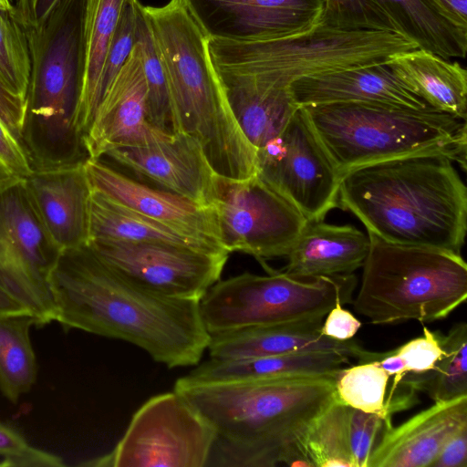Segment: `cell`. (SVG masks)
<instances>
[{
  "instance_id": "obj_1",
  "label": "cell",
  "mask_w": 467,
  "mask_h": 467,
  "mask_svg": "<svg viewBox=\"0 0 467 467\" xmlns=\"http://www.w3.org/2000/svg\"><path fill=\"white\" fill-rule=\"evenodd\" d=\"M65 329L121 339L170 368L196 366L210 341L199 301L145 289L103 263L85 244L63 250L50 276Z\"/></svg>"
},
{
  "instance_id": "obj_2",
  "label": "cell",
  "mask_w": 467,
  "mask_h": 467,
  "mask_svg": "<svg viewBox=\"0 0 467 467\" xmlns=\"http://www.w3.org/2000/svg\"><path fill=\"white\" fill-rule=\"evenodd\" d=\"M341 369L221 383H188L179 378L173 389L215 431L206 466H296L309 429L337 400Z\"/></svg>"
},
{
  "instance_id": "obj_3",
  "label": "cell",
  "mask_w": 467,
  "mask_h": 467,
  "mask_svg": "<svg viewBox=\"0 0 467 467\" xmlns=\"http://www.w3.org/2000/svg\"><path fill=\"white\" fill-rule=\"evenodd\" d=\"M338 203L385 241L462 254L467 188L446 156L413 155L352 169L341 176Z\"/></svg>"
},
{
  "instance_id": "obj_4",
  "label": "cell",
  "mask_w": 467,
  "mask_h": 467,
  "mask_svg": "<svg viewBox=\"0 0 467 467\" xmlns=\"http://www.w3.org/2000/svg\"><path fill=\"white\" fill-rule=\"evenodd\" d=\"M141 10L164 69L172 133L194 138L222 178L242 180L256 173L255 150L233 114L209 37L184 1L141 4Z\"/></svg>"
},
{
  "instance_id": "obj_5",
  "label": "cell",
  "mask_w": 467,
  "mask_h": 467,
  "mask_svg": "<svg viewBox=\"0 0 467 467\" xmlns=\"http://www.w3.org/2000/svg\"><path fill=\"white\" fill-rule=\"evenodd\" d=\"M420 47L405 29L328 5L316 26L297 35L249 41L209 38L219 75L283 89L304 78L388 64Z\"/></svg>"
},
{
  "instance_id": "obj_6",
  "label": "cell",
  "mask_w": 467,
  "mask_h": 467,
  "mask_svg": "<svg viewBox=\"0 0 467 467\" xmlns=\"http://www.w3.org/2000/svg\"><path fill=\"white\" fill-rule=\"evenodd\" d=\"M336 169L437 154L466 166V120L432 108L368 102L302 107Z\"/></svg>"
},
{
  "instance_id": "obj_7",
  "label": "cell",
  "mask_w": 467,
  "mask_h": 467,
  "mask_svg": "<svg viewBox=\"0 0 467 467\" xmlns=\"http://www.w3.org/2000/svg\"><path fill=\"white\" fill-rule=\"evenodd\" d=\"M368 232L357 313L372 324L447 317L467 298V265L462 254L398 244Z\"/></svg>"
},
{
  "instance_id": "obj_8",
  "label": "cell",
  "mask_w": 467,
  "mask_h": 467,
  "mask_svg": "<svg viewBox=\"0 0 467 467\" xmlns=\"http://www.w3.org/2000/svg\"><path fill=\"white\" fill-rule=\"evenodd\" d=\"M84 0L32 62L20 133L34 171L83 164L88 159L78 123L80 36Z\"/></svg>"
},
{
  "instance_id": "obj_9",
  "label": "cell",
  "mask_w": 467,
  "mask_h": 467,
  "mask_svg": "<svg viewBox=\"0 0 467 467\" xmlns=\"http://www.w3.org/2000/svg\"><path fill=\"white\" fill-rule=\"evenodd\" d=\"M356 286L354 274L298 278L244 272L213 284L199 301L200 314L209 334L324 318L337 303L352 302Z\"/></svg>"
},
{
  "instance_id": "obj_10",
  "label": "cell",
  "mask_w": 467,
  "mask_h": 467,
  "mask_svg": "<svg viewBox=\"0 0 467 467\" xmlns=\"http://www.w3.org/2000/svg\"><path fill=\"white\" fill-rule=\"evenodd\" d=\"M61 254L43 226L25 179L0 185V285L41 327L56 321L50 276Z\"/></svg>"
},
{
  "instance_id": "obj_11",
  "label": "cell",
  "mask_w": 467,
  "mask_h": 467,
  "mask_svg": "<svg viewBox=\"0 0 467 467\" xmlns=\"http://www.w3.org/2000/svg\"><path fill=\"white\" fill-rule=\"evenodd\" d=\"M216 434L207 420L173 391L148 400L109 454L82 465L203 467Z\"/></svg>"
},
{
  "instance_id": "obj_12",
  "label": "cell",
  "mask_w": 467,
  "mask_h": 467,
  "mask_svg": "<svg viewBox=\"0 0 467 467\" xmlns=\"http://www.w3.org/2000/svg\"><path fill=\"white\" fill-rule=\"evenodd\" d=\"M213 208L223 249L263 265L285 257L308 222L258 172L242 180L220 177Z\"/></svg>"
},
{
  "instance_id": "obj_13",
  "label": "cell",
  "mask_w": 467,
  "mask_h": 467,
  "mask_svg": "<svg viewBox=\"0 0 467 467\" xmlns=\"http://www.w3.org/2000/svg\"><path fill=\"white\" fill-rule=\"evenodd\" d=\"M257 172L308 222L339 208L341 175L298 107L280 135L256 152Z\"/></svg>"
},
{
  "instance_id": "obj_14",
  "label": "cell",
  "mask_w": 467,
  "mask_h": 467,
  "mask_svg": "<svg viewBox=\"0 0 467 467\" xmlns=\"http://www.w3.org/2000/svg\"><path fill=\"white\" fill-rule=\"evenodd\" d=\"M108 266L156 294L200 299L221 278L227 252H210L172 244L94 239L87 244Z\"/></svg>"
},
{
  "instance_id": "obj_15",
  "label": "cell",
  "mask_w": 467,
  "mask_h": 467,
  "mask_svg": "<svg viewBox=\"0 0 467 467\" xmlns=\"http://www.w3.org/2000/svg\"><path fill=\"white\" fill-rule=\"evenodd\" d=\"M209 38L261 40L297 35L323 18L329 0H183Z\"/></svg>"
},
{
  "instance_id": "obj_16",
  "label": "cell",
  "mask_w": 467,
  "mask_h": 467,
  "mask_svg": "<svg viewBox=\"0 0 467 467\" xmlns=\"http://www.w3.org/2000/svg\"><path fill=\"white\" fill-rule=\"evenodd\" d=\"M104 156L138 180L199 204L213 206L217 198L220 176L190 135L173 133L150 144L116 147Z\"/></svg>"
},
{
  "instance_id": "obj_17",
  "label": "cell",
  "mask_w": 467,
  "mask_h": 467,
  "mask_svg": "<svg viewBox=\"0 0 467 467\" xmlns=\"http://www.w3.org/2000/svg\"><path fill=\"white\" fill-rule=\"evenodd\" d=\"M172 134L149 121L147 85L136 41L126 62L103 94L85 136L88 159H101L116 147L150 144Z\"/></svg>"
},
{
  "instance_id": "obj_18",
  "label": "cell",
  "mask_w": 467,
  "mask_h": 467,
  "mask_svg": "<svg viewBox=\"0 0 467 467\" xmlns=\"http://www.w3.org/2000/svg\"><path fill=\"white\" fill-rule=\"evenodd\" d=\"M84 167L92 190L180 233L223 249L213 206L145 183L102 159H88Z\"/></svg>"
},
{
  "instance_id": "obj_19",
  "label": "cell",
  "mask_w": 467,
  "mask_h": 467,
  "mask_svg": "<svg viewBox=\"0 0 467 467\" xmlns=\"http://www.w3.org/2000/svg\"><path fill=\"white\" fill-rule=\"evenodd\" d=\"M25 183L43 226L61 252L88 244L92 190L84 163L33 171Z\"/></svg>"
},
{
  "instance_id": "obj_20",
  "label": "cell",
  "mask_w": 467,
  "mask_h": 467,
  "mask_svg": "<svg viewBox=\"0 0 467 467\" xmlns=\"http://www.w3.org/2000/svg\"><path fill=\"white\" fill-rule=\"evenodd\" d=\"M467 426V394L435 401L401 424L389 427L368 467H431L442 445Z\"/></svg>"
},
{
  "instance_id": "obj_21",
  "label": "cell",
  "mask_w": 467,
  "mask_h": 467,
  "mask_svg": "<svg viewBox=\"0 0 467 467\" xmlns=\"http://www.w3.org/2000/svg\"><path fill=\"white\" fill-rule=\"evenodd\" d=\"M324 318L210 334L207 350L213 358H244L312 350H337L357 358L363 348L357 340H337L321 334Z\"/></svg>"
},
{
  "instance_id": "obj_22",
  "label": "cell",
  "mask_w": 467,
  "mask_h": 467,
  "mask_svg": "<svg viewBox=\"0 0 467 467\" xmlns=\"http://www.w3.org/2000/svg\"><path fill=\"white\" fill-rule=\"evenodd\" d=\"M289 89L298 107L368 102L416 109L431 108L410 91L387 64L304 78L294 82Z\"/></svg>"
},
{
  "instance_id": "obj_23",
  "label": "cell",
  "mask_w": 467,
  "mask_h": 467,
  "mask_svg": "<svg viewBox=\"0 0 467 467\" xmlns=\"http://www.w3.org/2000/svg\"><path fill=\"white\" fill-rule=\"evenodd\" d=\"M368 249V236L354 225L307 222L282 271L298 278L353 274L362 267Z\"/></svg>"
},
{
  "instance_id": "obj_24",
  "label": "cell",
  "mask_w": 467,
  "mask_h": 467,
  "mask_svg": "<svg viewBox=\"0 0 467 467\" xmlns=\"http://www.w3.org/2000/svg\"><path fill=\"white\" fill-rule=\"evenodd\" d=\"M350 357L337 350H312L244 358H213L180 378L188 383H221L334 373Z\"/></svg>"
},
{
  "instance_id": "obj_25",
  "label": "cell",
  "mask_w": 467,
  "mask_h": 467,
  "mask_svg": "<svg viewBox=\"0 0 467 467\" xmlns=\"http://www.w3.org/2000/svg\"><path fill=\"white\" fill-rule=\"evenodd\" d=\"M387 65L430 107L466 120L467 71L459 62L420 47L398 55Z\"/></svg>"
},
{
  "instance_id": "obj_26",
  "label": "cell",
  "mask_w": 467,
  "mask_h": 467,
  "mask_svg": "<svg viewBox=\"0 0 467 467\" xmlns=\"http://www.w3.org/2000/svg\"><path fill=\"white\" fill-rule=\"evenodd\" d=\"M126 1L84 0L78 106V123L84 140L101 99L107 54Z\"/></svg>"
},
{
  "instance_id": "obj_27",
  "label": "cell",
  "mask_w": 467,
  "mask_h": 467,
  "mask_svg": "<svg viewBox=\"0 0 467 467\" xmlns=\"http://www.w3.org/2000/svg\"><path fill=\"white\" fill-rule=\"evenodd\" d=\"M236 119L255 153L275 140L298 108L290 89L269 88L250 80L219 75Z\"/></svg>"
},
{
  "instance_id": "obj_28",
  "label": "cell",
  "mask_w": 467,
  "mask_h": 467,
  "mask_svg": "<svg viewBox=\"0 0 467 467\" xmlns=\"http://www.w3.org/2000/svg\"><path fill=\"white\" fill-rule=\"evenodd\" d=\"M94 239L165 243L210 252H226L132 211L92 190L88 241Z\"/></svg>"
},
{
  "instance_id": "obj_29",
  "label": "cell",
  "mask_w": 467,
  "mask_h": 467,
  "mask_svg": "<svg viewBox=\"0 0 467 467\" xmlns=\"http://www.w3.org/2000/svg\"><path fill=\"white\" fill-rule=\"evenodd\" d=\"M33 326L36 321L30 315L0 317V391L13 404L36 381V357L30 340Z\"/></svg>"
},
{
  "instance_id": "obj_30",
  "label": "cell",
  "mask_w": 467,
  "mask_h": 467,
  "mask_svg": "<svg viewBox=\"0 0 467 467\" xmlns=\"http://www.w3.org/2000/svg\"><path fill=\"white\" fill-rule=\"evenodd\" d=\"M368 1L385 8L424 48L445 59L465 57L467 36L438 16L424 0Z\"/></svg>"
},
{
  "instance_id": "obj_31",
  "label": "cell",
  "mask_w": 467,
  "mask_h": 467,
  "mask_svg": "<svg viewBox=\"0 0 467 467\" xmlns=\"http://www.w3.org/2000/svg\"><path fill=\"white\" fill-rule=\"evenodd\" d=\"M349 406L338 399L313 423L296 466L354 467L348 438Z\"/></svg>"
},
{
  "instance_id": "obj_32",
  "label": "cell",
  "mask_w": 467,
  "mask_h": 467,
  "mask_svg": "<svg viewBox=\"0 0 467 467\" xmlns=\"http://www.w3.org/2000/svg\"><path fill=\"white\" fill-rule=\"evenodd\" d=\"M438 334L443 353L420 386L434 402L467 394V325L458 323L446 335Z\"/></svg>"
},
{
  "instance_id": "obj_33",
  "label": "cell",
  "mask_w": 467,
  "mask_h": 467,
  "mask_svg": "<svg viewBox=\"0 0 467 467\" xmlns=\"http://www.w3.org/2000/svg\"><path fill=\"white\" fill-rule=\"evenodd\" d=\"M390 378L372 361L343 368L336 381V394L342 403L368 413L392 417L389 412Z\"/></svg>"
},
{
  "instance_id": "obj_34",
  "label": "cell",
  "mask_w": 467,
  "mask_h": 467,
  "mask_svg": "<svg viewBox=\"0 0 467 467\" xmlns=\"http://www.w3.org/2000/svg\"><path fill=\"white\" fill-rule=\"evenodd\" d=\"M26 30L16 12L0 7V84L26 100L32 72V56Z\"/></svg>"
},
{
  "instance_id": "obj_35",
  "label": "cell",
  "mask_w": 467,
  "mask_h": 467,
  "mask_svg": "<svg viewBox=\"0 0 467 467\" xmlns=\"http://www.w3.org/2000/svg\"><path fill=\"white\" fill-rule=\"evenodd\" d=\"M136 41L140 46L147 85L149 121L154 127L172 133L171 111L166 77L140 2Z\"/></svg>"
},
{
  "instance_id": "obj_36",
  "label": "cell",
  "mask_w": 467,
  "mask_h": 467,
  "mask_svg": "<svg viewBox=\"0 0 467 467\" xmlns=\"http://www.w3.org/2000/svg\"><path fill=\"white\" fill-rule=\"evenodd\" d=\"M438 332L424 327L422 336L394 349L400 358L408 381L419 391L423 380L434 369L443 353Z\"/></svg>"
},
{
  "instance_id": "obj_37",
  "label": "cell",
  "mask_w": 467,
  "mask_h": 467,
  "mask_svg": "<svg viewBox=\"0 0 467 467\" xmlns=\"http://www.w3.org/2000/svg\"><path fill=\"white\" fill-rule=\"evenodd\" d=\"M391 426V417L349 407L348 438L354 467H368L374 449Z\"/></svg>"
},
{
  "instance_id": "obj_38",
  "label": "cell",
  "mask_w": 467,
  "mask_h": 467,
  "mask_svg": "<svg viewBox=\"0 0 467 467\" xmlns=\"http://www.w3.org/2000/svg\"><path fill=\"white\" fill-rule=\"evenodd\" d=\"M0 466L7 467H62L63 459L54 453L36 448L12 425L0 420Z\"/></svg>"
},
{
  "instance_id": "obj_39",
  "label": "cell",
  "mask_w": 467,
  "mask_h": 467,
  "mask_svg": "<svg viewBox=\"0 0 467 467\" xmlns=\"http://www.w3.org/2000/svg\"><path fill=\"white\" fill-rule=\"evenodd\" d=\"M138 5V0H127L123 5L104 65L101 98L136 44Z\"/></svg>"
},
{
  "instance_id": "obj_40",
  "label": "cell",
  "mask_w": 467,
  "mask_h": 467,
  "mask_svg": "<svg viewBox=\"0 0 467 467\" xmlns=\"http://www.w3.org/2000/svg\"><path fill=\"white\" fill-rule=\"evenodd\" d=\"M33 171L20 140L0 119V185L25 179Z\"/></svg>"
},
{
  "instance_id": "obj_41",
  "label": "cell",
  "mask_w": 467,
  "mask_h": 467,
  "mask_svg": "<svg viewBox=\"0 0 467 467\" xmlns=\"http://www.w3.org/2000/svg\"><path fill=\"white\" fill-rule=\"evenodd\" d=\"M68 0H17L16 16L25 30L41 36L59 7Z\"/></svg>"
},
{
  "instance_id": "obj_42",
  "label": "cell",
  "mask_w": 467,
  "mask_h": 467,
  "mask_svg": "<svg viewBox=\"0 0 467 467\" xmlns=\"http://www.w3.org/2000/svg\"><path fill=\"white\" fill-rule=\"evenodd\" d=\"M361 327L360 321L337 303L325 317L321 334L337 340L351 339Z\"/></svg>"
},
{
  "instance_id": "obj_43",
  "label": "cell",
  "mask_w": 467,
  "mask_h": 467,
  "mask_svg": "<svg viewBox=\"0 0 467 467\" xmlns=\"http://www.w3.org/2000/svg\"><path fill=\"white\" fill-rule=\"evenodd\" d=\"M431 467H467V426L447 440Z\"/></svg>"
},
{
  "instance_id": "obj_44",
  "label": "cell",
  "mask_w": 467,
  "mask_h": 467,
  "mask_svg": "<svg viewBox=\"0 0 467 467\" xmlns=\"http://www.w3.org/2000/svg\"><path fill=\"white\" fill-rule=\"evenodd\" d=\"M451 26L467 36V0H424Z\"/></svg>"
},
{
  "instance_id": "obj_45",
  "label": "cell",
  "mask_w": 467,
  "mask_h": 467,
  "mask_svg": "<svg viewBox=\"0 0 467 467\" xmlns=\"http://www.w3.org/2000/svg\"><path fill=\"white\" fill-rule=\"evenodd\" d=\"M25 109L26 100L13 96L0 84V119L19 140Z\"/></svg>"
},
{
  "instance_id": "obj_46",
  "label": "cell",
  "mask_w": 467,
  "mask_h": 467,
  "mask_svg": "<svg viewBox=\"0 0 467 467\" xmlns=\"http://www.w3.org/2000/svg\"><path fill=\"white\" fill-rule=\"evenodd\" d=\"M30 314L0 285V317Z\"/></svg>"
},
{
  "instance_id": "obj_47",
  "label": "cell",
  "mask_w": 467,
  "mask_h": 467,
  "mask_svg": "<svg viewBox=\"0 0 467 467\" xmlns=\"http://www.w3.org/2000/svg\"><path fill=\"white\" fill-rule=\"evenodd\" d=\"M0 7L5 10L14 11L15 7L10 0H0Z\"/></svg>"
},
{
  "instance_id": "obj_48",
  "label": "cell",
  "mask_w": 467,
  "mask_h": 467,
  "mask_svg": "<svg viewBox=\"0 0 467 467\" xmlns=\"http://www.w3.org/2000/svg\"><path fill=\"white\" fill-rule=\"evenodd\" d=\"M334 1H336V0H329V3L334 2Z\"/></svg>"
}]
</instances>
